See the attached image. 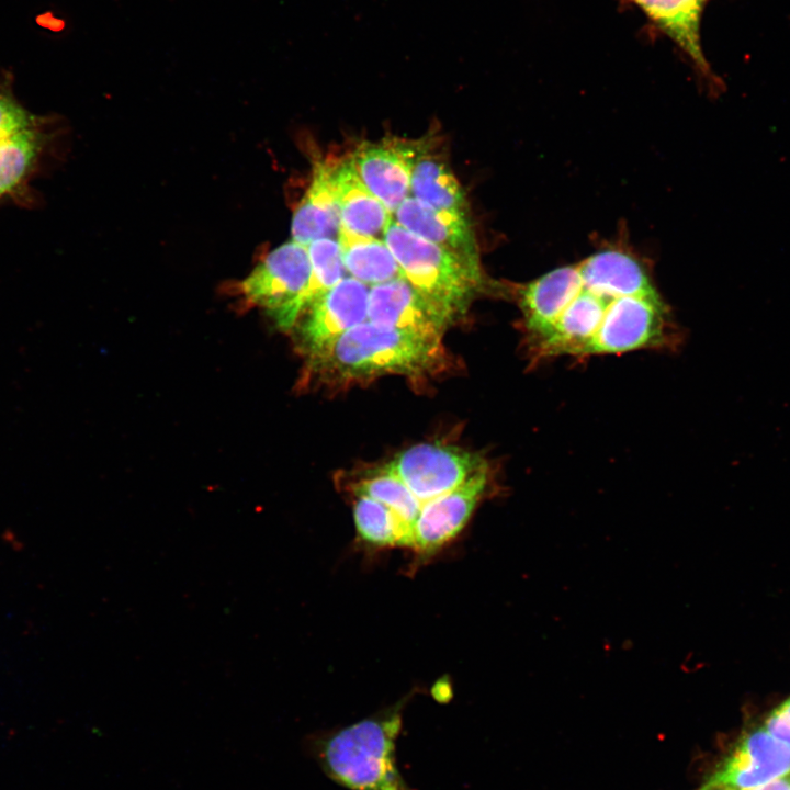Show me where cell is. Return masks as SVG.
I'll return each mask as SVG.
<instances>
[{"mask_svg":"<svg viewBox=\"0 0 790 790\" xmlns=\"http://www.w3.org/2000/svg\"><path fill=\"white\" fill-rule=\"evenodd\" d=\"M339 244L346 272L365 285H376L403 278L400 269L384 239L339 228Z\"/></svg>","mask_w":790,"mask_h":790,"instance_id":"ac0fdd59","label":"cell"},{"mask_svg":"<svg viewBox=\"0 0 790 790\" xmlns=\"http://www.w3.org/2000/svg\"><path fill=\"white\" fill-rule=\"evenodd\" d=\"M387 465L425 504L454 489L488 462L472 451L429 442L399 452Z\"/></svg>","mask_w":790,"mask_h":790,"instance_id":"8992f818","label":"cell"},{"mask_svg":"<svg viewBox=\"0 0 790 790\" xmlns=\"http://www.w3.org/2000/svg\"><path fill=\"white\" fill-rule=\"evenodd\" d=\"M336 163L320 160L314 165L311 183L292 218V240L308 246L314 240L338 236L340 214L335 182Z\"/></svg>","mask_w":790,"mask_h":790,"instance_id":"9a60e30c","label":"cell"},{"mask_svg":"<svg viewBox=\"0 0 790 790\" xmlns=\"http://www.w3.org/2000/svg\"><path fill=\"white\" fill-rule=\"evenodd\" d=\"M352 483L351 489L356 496L370 497L414 524L422 504L387 463L365 471Z\"/></svg>","mask_w":790,"mask_h":790,"instance_id":"ffe728a7","label":"cell"},{"mask_svg":"<svg viewBox=\"0 0 790 790\" xmlns=\"http://www.w3.org/2000/svg\"><path fill=\"white\" fill-rule=\"evenodd\" d=\"M369 287L343 278L315 301L296 326L301 350L312 358L352 327L368 320Z\"/></svg>","mask_w":790,"mask_h":790,"instance_id":"ba28073f","label":"cell"},{"mask_svg":"<svg viewBox=\"0 0 790 790\" xmlns=\"http://www.w3.org/2000/svg\"><path fill=\"white\" fill-rule=\"evenodd\" d=\"M58 125L54 116L40 115L35 123L0 142V205L13 202L34 208L41 203L30 184L54 149Z\"/></svg>","mask_w":790,"mask_h":790,"instance_id":"52a82bcc","label":"cell"},{"mask_svg":"<svg viewBox=\"0 0 790 790\" xmlns=\"http://www.w3.org/2000/svg\"><path fill=\"white\" fill-rule=\"evenodd\" d=\"M335 182L340 227L357 235L384 239L393 214L365 187L350 157L336 163Z\"/></svg>","mask_w":790,"mask_h":790,"instance_id":"2e32d148","label":"cell"},{"mask_svg":"<svg viewBox=\"0 0 790 790\" xmlns=\"http://www.w3.org/2000/svg\"><path fill=\"white\" fill-rule=\"evenodd\" d=\"M307 248L311 275L301 300L302 315L315 301L339 283L346 272L337 239L320 238L311 242Z\"/></svg>","mask_w":790,"mask_h":790,"instance_id":"44dd1931","label":"cell"},{"mask_svg":"<svg viewBox=\"0 0 790 790\" xmlns=\"http://www.w3.org/2000/svg\"><path fill=\"white\" fill-rule=\"evenodd\" d=\"M406 701L351 725L311 734L303 748L328 778L350 790H413L396 764Z\"/></svg>","mask_w":790,"mask_h":790,"instance_id":"7a4b0ae2","label":"cell"},{"mask_svg":"<svg viewBox=\"0 0 790 790\" xmlns=\"http://www.w3.org/2000/svg\"><path fill=\"white\" fill-rule=\"evenodd\" d=\"M353 519L358 535L371 545L411 548L413 526L370 497L356 496Z\"/></svg>","mask_w":790,"mask_h":790,"instance_id":"d6986e66","label":"cell"},{"mask_svg":"<svg viewBox=\"0 0 790 790\" xmlns=\"http://www.w3.org/2000/svg\"><path fill=\"white\" fill-rule=\"evenodd\" d=\"M701 790H709V789H704V788H702Z\"/></svg>","mask_w":790,"mask_h":790,"instance_id":"d4e9b609","label":"cell"},{"mask_svg":"<svg viewBox=\"0 0 790 790\" xmlns=\"http://www.w3.org/2000/svg\"><path fill=\"white\" fill-rule=\"evenodd\" d=\"M393 219L470 264L481 267L475 232L469 213L433 208L413 196L405 199Z\"/></svg>","mask_w":790,"mask_h":790,"instance_id":"4fadbf2b","label":"cell"},{"mask_svg":"<svg viewBox=\"0 0 790 790\" xmlns=\"http://www.w3.org/2000/svg\"><path fill=\"white\" fill-rule=\"evenodd\" d=\"M790 774V746L761 725L745 733L702 787L749 790Z\"/></svg>","mask_w":790,"mask_h":790,"instance_id":"9c48e42d","label":"cell"},{"mask_svg":"<svg viewBox=\"0 0 790 790\" xmlns=\"http://www.w3.org/2000/svg\"><path fill=\"white\" fill-rule=\"evenodd\" d=\"M760 725L774 737L790 746V696L776 706Z\"/></svg>","mask_w":790,"mask_h":790,"instance_id":"603a6c76","label":"cell"},{"mask_svg":"<svg viewBox=\"0 0 790 790\" xmlns=\"http://www.w3.org/2000/svg\"><path fill=\"white\" fill-rule=\"evenodd\" d=\"M489 481L488 464L454 489L422 504L413 524L411 549L431 554L454 539L483 498Z\"/></svg>","mask_w":790,"mask_h":790,"instance_id":"8fae6325","label":"cell"},{"mask_svg":"<svg viewBox=\"0 0 790 790\" xmlns=\"http://www.w3.org/2000/svg\"><path fill=\"white\" fill-rule=\"evenodd\" d=\"M416 200L441 211L469 213L465 193L450 167L422 144L410 180Z\"/></svg>","mask_w":790,"mask_h":790,"instance_id":"e0dca14e","label":"cell"},{"mask_svg":"<svg viewBox=\"0 0 790 790\" xmlns=\"http://www.w3.org/2000/svg\"><path fill=\"white\" fill-rule=\"evenodd\" d=\"M455 316L405 279L370 286L368 320L441 340Z\"/></svg>","mask_w":790,"mask_h":790,"instance_id":"30bf717a","label":"cell"},{"mask_svg":"<svg viewBox=\"0 0 790 790\" xmlns=\"http://www.w3.org/2000/svg\"><path fill=\"white\" fill-rule=\"evenodd\" d=\"M309 275L307 246L291 240L270 251L239 283V292L263 308L280 329H294Z\"/></svg>","mask_w":790,"mask_h":790,"instance_id":"5b68a950","label":"cell"},{"mask_svg":"<svg viewBox=\"0 0 790 790\" xmlns=\"http://www.w3.org/2000/svg\"><path fill=\"white\" fill-rule=\"evenodd\" d=\"M708 0H631L643 14L692 63L711 89L720 92L722 81L712 69L701 47L700 25Z\"/></svg>","mask_w":790,"mask_h":790,"instance_id":"5bb4252c","label":"cell"},{"mask_svg":"<svg viewBox=\"0 0 790 790\" xmlns=\"http://www.w3.org/2000/svg\"><path fill=\"white\" fill-rule=\"evenodd\" d=\"M40 115L25 109L13 91V77L10 72L0 74V142L9 135L27 127Z\"/></svg>","mask_w":790,"mask_h":790,"instance_id":"7402d4cb","label":"cell"},{"mask_svg":"<svg viewBox=\"0 0 790 790\" xmlns=\"http://www.w3.org/2000/svg\"><path fill=\"white\" fill-rule=\"evenodd\" d=\"M529 360L675 349L682 335L647 268L608 246L516 290Z\"/></svg>","mask_w":790,"mask_h":790,"instance_id":"6da1fadb","label":"cell"},{"mask_svg":"<svg viewBox=\"0 0 790 790\" xmlns=\"http://www.w3.org/2000/svg\"><path fill=\"white\" fill-rule=\"evenodd\" d=\"M422 144L383 139L363 143L350 156L362 182L392 214L410 196L411 172Z\"/></svg>","mask_w":790,"mask_h":790,"instance_id":"7c38bea8","label":"cell"},{"mask_svg":"<svg viewBox=\"0 0 790 790\" xmlns=\"http://www.w3.org/2000/svg\"><path fill=\"white\" fill-rule=\"evenodd\" d=\"M384 241L403 279L454 316L463 312L474 295L483 290L481 267L470 264L411 234L394 219L385 232Z\"/></svg>","mask_w":790,"mask_h":790,"instance_id":"277c9868","label":"cell"},{"mask_svg":"<svg viewBox=\"0 0 790 790\" xmlns=\"http://www.w3.org/2000/svg\"><path fill=\"white\" fill-rule=\"evenodd\" d=\"M749 790H790V774Z\"/></svg>","mask_w":790,"mask_h":790,"instance_id":"cb8c5ba5","label":"cell"},{"mask_svg":"<svg viewBox=\"0 0 790 790\" xmlns=\"http://www.w3.org/2000/svg\"><path fill=\"white\" fill-rule=\"evenodd\" d=\"M321 382L343 385L388 374L420 377L443 361L441 340L365 320L308 359Z\"/></svg>","mask_w":790,"mask_h":790,"instance_id":"3957f363","label":"cell"}]
</instances>
